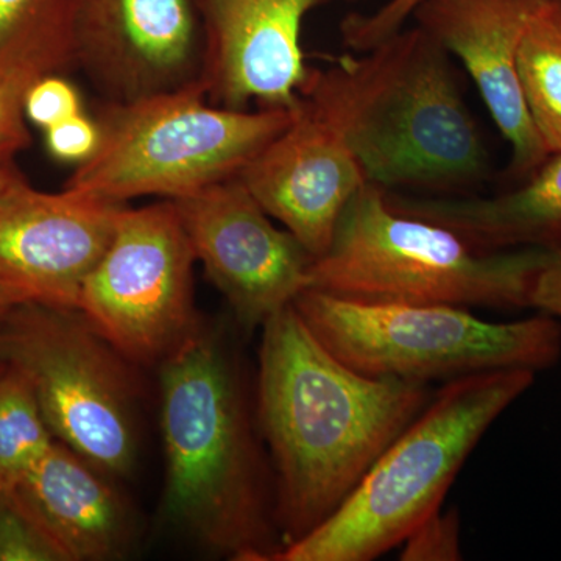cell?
<instances>
[{
  "mask_svg": "<svg viewBox=\"0 0 561 561\" xmlns=\"http://www.w3.org/2000/svg\"><path fill=\"white\" fill-rule=\"evenodd\" d=\"M261 332L254 409L284 549L341 507L434 390L353 370L321 345L294 305Z\"/></svg>",
  "mask_w": 561,
  "mask_h": 561,
  "instance_id": "6da1fadb",
  "label": "cell"
},
{
  "mask_svg": "<svg viewBox=\"0 0 561 561\" xmlns=\"http://www.w3.org/2000/svg\"><path fill=\"white\" fill-rule=\"evenodd\" d=\"M164 505L172 522L238 561L283 549L273 476L238 354L202 323L160 364Z\"/></svg>",
  "mask_w": 561,
  "mask_h": 561,
  "instance_id": "7a4b0ae2",
  "label": "cell"
},
{
  "mask_svg": "<svg viewBox=\"0 0 561 561\" xmlns=\"http://www.w3.org/2000/svg\"><path fill=\"white\" fill-rule=\"evenodd\" d=\"M535 375L507 368L443 382L341 507L273 561H371L401 546L440 511L465 461Z\"/></svg>",
  "mask_w": 561,
  "mask_h": 561,
  "instance_id": "3957f363",
  "label": "cell"
},
{
  "mask_svg": "<svg viewBox=\"0 0 561 561\" xmlns=\"http://www.w3.org/2000/svg\"><path fill=\"white\" fill-rule=\"evenodd\" d=\"M549 249L489 251L459 232L394 208L367 183L346 206L308 289L359 300L442 302L461 308H530Z\"/></svg>",
  "mask_w": 561,
  "mask_h": 561,
  "instance_id": "277c9868",
  "label": "cell"
},
{
  "mask_svg": "<svg viewBox=\"0 0 561 561\" xmlns=\"http://www.w3.org/2000/svg\"><path fill=\"white\" fill-rule=\"evenodd\" d=\"M346 65L351 146L368 183L446 194L482 180L481 135L437 41L401 31Z\"/></svg>",
  "mask_w": 561,
  "mask_h": 561,
  "instance_id": "5b68a950",
  "label": "cell"
},
{
  "mask_svg": "<svg viewBox=\"0 0 561 561\" xmlns=\"http://www.w3.org/2000/svg\"><path fill=\"white\" fill-rule=\"evenodd\" d=\"M324 348L373 378L431 383L478 373L541 371L561 356L553 317L489 321L442 302L359 300L306 289L294 301Z\"/></svg>",
  "mask_w": 561,
  "mask_h": 561,
  "instance_id": "8992f818",
  "label": "cell"
},
{
  "mask_svg": "<svg viewBox=\"0 0 561 561\" xmlns=\"http://www.w3.org/2000/svg\"><path fill=\"white\" fill-rule=\"evenodd\" d=\"M290 121L291 108L217 105L205 80L111 105L98 150L65 187L119 205L142 197L180 201L238 179Z\"/></svg>",
  "mask_w": 561,
  "mask_h": 561,
  "instance_id": "52a82bcc",
  "label": "cell"
},
{
  "mask_svg": "<svg viewBox=\"0 0 561 561\" xmlns=\"http://www.w3.org/2000/svg\"><path fill=\"white\" fill-rule=\"evenodd\" d=\"M0 364L31 382L55 440L108 478L136 459L130 360L76 309L28 301L0 319Z\"/></svg>",
  "mask_w": 561,
  "mask_h": 561,
  "instance_id": "ba28073f",
  "label": "cell"
},
{
  "mask_svg": "<svg viewBox=\"0 0 561 561\" xmlns=\"http://www.w3.org/2000/svg\"><path fill=\"white\" fill-rule=\"evenodd\" d=\"M195 261L175 202L122 206L77 311L133 365H160L201 324Z\"/></svg>",
  "mask_w": 561,
  "mask_h": 561,
  "instance_id": "9c48e42d",
  "label": "cell"
},
{
  "mask_svg": "<svg viewBox=\"0 0 561 561\" xmlns=\"http://www.w3.org/2000/svg\"><path fill=\"white\" fill-rule=\"evenodd\" d=\"M238 179L313 260L327 253L346 206L368 183L351 146L342 60L330 69L309 70L289 125Z\"/></svg>",
  "mask_w": 561,
  "mask_h": 561,
  "instance_id": "30bf717a",
  "label": "cell"
},
{
  "mask_svg": "<svg viewBox=\"0 0 561 561\" xmlns=\"http://www.w3.org/2000/svg\"><path fill=\"white\" fill-rule=\"evenodd\" d=\"M175 202L195 257L242 331L262 330L308 289L313 256L239 179Z\"/></svg>",
  "mask_w": 561,
  "mask_h": 561,
  "instance_id": "8fae6325",
  "label": "cell"
},
{
  "mask_svg": "<svg viewBox=\"0 0 561 561\" xmlns=\"http://www.w3.org/2000/svg\"><path fill=\"white\" fill-rule=\"evenodd\" d=\"M73 65L111 105L202 81L206 32L198 0H77Z\"/></svg>",
  "mask_w": 561,
  "mask_h": 561,
  "instance_id": "7c38bea8",
  "label": "cell"
},
{
  "mask_svg": "<svg viewBox=\"0 0 561 561\" xmlns=\"http://www.w3.org/2000/svg\"><path fill=\"white\" fill-rule=\"evenodd\" d=\"M122 206L68 187L36 191L22 180L0 197V279L35 301L77 311Z\"/></svg>",
  "mask_w": 561,
  "mask_h": 561,
  "instance_id": "4fadbf2b",
  "label": "cell"
},
{
  "mask_svg": "<svg viewBox=\"0 0 561 561\" xmlns=\"http://www.w3.org/2000/svg\"><path fill=\"white\" fill-rule=\"evenodd\" d=\"M324 0H198L210 102L232 110L291 108L308 79L306 14Z\"/></svg>",
  "mask_w": 561,
  "mask_h": 561,
  "instance_id": "5bb4252c",
  "label": "cell"
},
{
  "mask_svg": "<svg viewBox=\"0 0 561 561\" xmlns=\"http://www.w3.org/2000/svg\"><path fill=\"white\" fill-rule=\"evenodd\" d=\"M542 0H426L413 16L432 39L456 55L511 146L508 175L529 179L549 151L530 119L519 80V46Z\"/></svg>",
  "mask_w": 561,
  "mask_h": 561,
  "instance_id": "9a60e30c",
  "label": "cell"
},
{
  "mask_svg": "<svg viewBox=\"0 0 561 561\" xmlns=\"http://www.w3.org/2000/svg\"><path fill=\"white\" fill-rule=\"evenodd\" d=\"M108 476L55 442L11 486L68 561L119 559L131 540V516Z\"/></svg>",
  "mask_w": 561,
  "mask_h": 561,
  "instance_id": "2e32d148",
  "label": "cell"
},
{
  "mask_svg": "<svg viewBox=\"0 0 561 561\" xmlns=\"http://www.w3.org/2000/svg\"><path fill=\"white\" fill-rule=\"evenodd\" d=\"M394 208L437 221L478 249L504 251L561 245V151L549 154L515 190L493 197H408L389 192Z\"/></svg>",
  "mask_w": 561,
  "mask_h": 561,
  "instance_id": "e0dca14e",
  "label": "cell"
},
{
  "mask_svg": "<svg viewBox=\"0 0 561 561\" xmlns=\"http://www.w3.org/2000/svg\"><path fill=\"white\" fill-rule=\"evenodd\" d=\"M73 20L25 36L0 54V165L31 144L25 98L49 73L73 66Z\"/></svg>",
  "mask_w": 561,
  "mask_h": 561,
  "instance_id": "ac0fdd59",
  "label": "cell"
},
{
  "mask_svg": "<svg viewBox=\"0 0 561 561\" xmlns=\"http://www.w3.org/2000/svg\"><path fill=\"white\" fill-rule=\"evenodd\" d=\"M519 80L530 119L549 153L561 151V0H542L531 14L518 54Z\"/></svg>",
  "mask_w": 561,
  "mask_h": 561,
  "instance_id": "d6986e66",
  "label": "cell"
},
{
  "mask_svg": "<svg viewBox=\"0 0 561 561\" xmlns=\"http://www.w3.org/2000/svg\"><path fill=\"white\" fill-rule=\"evenodd\" d=\"M55 442L31 382L0 364V489L16 485Z\"/></svg>",
  "mask_w": 561,
  "mask_h": 561,
  "instance_id": "ffe728a7",
  "label": "cell"
},
{
  "mask_svg": "<svg viewBox=\"0 0 561 561\" xmlns=\"http://www.w3.org/2000/svg\"><path fill=\"white\" fill-rule=\"evenodd\" d=\"M0 561H68L10 489H0Z\"/></svg>",
  "mask_w": 561,
  "mask_h": 561,
  "instance_id": "44dd1931",
  "label": "cell"
},
{
  "mask_svg": "<svg viewBox=\"0 0 561 561\" xmlns=\"http://www.w3.org/2000/svg\"><path fill=\"white\" fill-rule=\"evenodd\" d=\"M77 0H0V54L18 41L76 16Z\"/></svg>",
  "mask_w": 561,
  "mask_h": 561,
  "instance_id": "7402d4cb",
  "label": "cell"
},
{
  "mask_svg": "<svg viewBox=\"0 0 561 561\" xmlns=\"http://www.w3.org/2000/svg\"><path fill=\"white\" fill-rule=\"evenodd\" d=\"M423 2L426 0H387L370 14H348L341 27L343 44L362 54L381 46L402 31Z\"/></svg>",
  "mask_w": 561,
  "mask_h": 561,
  "instance_id": "603a6c76",
  "label": "cell"
},
{
  "mask_svg": "<svg viewBox=\"0 0 561 561\" xmlns=\"http://www.w3.org/2000/svg\"><path fill=\"white\" fill-rule=\"evenodd\" d=\"M461 556L460 518L456 511L432 513L402 541V561H457Z\"/></svg>",
  "mask_w": 561,
  "mask_h": 561,
  "instance_id": "cb8c5ba5",
  "label": "cell"
},
{
  "mask_svg": "<svg viewBox=\"0 0 561 561\" xmlns=\"http://www.w3.org/2000/svg\"><path fill=\"white\" fill-rule=\"evenodd\" d=\"M80 113L83 111L79 91L58 73L36 81L25 98V117L43 130Z\"/></svg>",
  "mask_w": 561,
  "mask_h": 561,
  "instance_id": "d4e9b609",
  "label": "cell"
},
{
  "mask_svg": "<svg viewBox=\"0 0 561 561\" xmlns=\"http://www.w3.org/2000/svg\"><path fill=\"white\" fill-rule=\"evenodd\" d=\"M101 138V124L80 113L47 128L46 147L55 160L79 165L95 153Z\"/></svg>",
  "mask_w": 561,
  "mask_h": 561,
  "instance_id": "484cf974",
  "label": "cell"
},
{
  "mask_svg": "<svg viewBox=\"0 0 561 561\" xmlns=\"http://www.w3.org/2000/svg\"><path fill=\"white\" fill-rule=\"evenodd\" d=\"M530 308L561 319V245L548 250V256L535 276Z\"/></svg>",
  "mask_w": 561,
  "mask_h": 561,
  "instance_id": "4316f807",
  "label": "cell"
},
{
  "mask_svg": "<svg viewBox=\"0 0 561 561\" xmlns=\"http://www.w3.org/2000/svg\"><path fill=\"white\" fill-rule=\"evenodd\" d=\"M28 301H35L28 291L0 279V319H3L7 313L16 309L18 306Z\"/></svg>",
  "mask_w": 561,
  "mask_h": 561,
  "instance_id": "83f0119b",
  "label": "cell"
},
{
  "mask_svg": "<svg viewBox=\"0 0 561 561\" xmlns=\"http://www.w3.org/2000/svg\"><path fill=\"white\" fill-rule=\"evenodd\" d=\"M22 180L25 179L22 176V173L14 168L13 162L0 165V197H2L3 194H7L11 187L21 183Z\"/></svg>",
  "mask_w": 561,
  "mask_h": 561,
  "instance_id": "f1b7e54d",
  "label": "cell"
}]
</instances>
